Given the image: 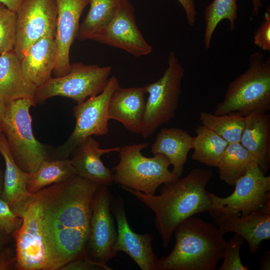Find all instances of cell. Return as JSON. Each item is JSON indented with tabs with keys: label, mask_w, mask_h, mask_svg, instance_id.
Returning <instances> with one entry per match:
<instances>
[{
	"label": "cell",
	"mask_w": 270,
	"mask_h": 270,
	"mask_svg": "<svg viewBox=\"0 0 270 270\" xmlns=\"http://www.w3.org/2000/svg\"><path fill=\"white\" fill-rule=\"evenodd\" d=\"M99 185L76 174L34 193L40 205L48 270H60L86 256L92 201Z\"/></svg>",
	"instance_id": "1"
},
{
	"label": "cell",
	"mask_w": 270,
	"mask_h": 270,
	"mask_svg": "<svg viewBox=\"0 0 270 270\" xmlns=\"http://www.w3.org/2000/svg\"><path fill=\"white\" fill-rule=\"evenodd\" d=\"M213 176L210 169L196 168L184 178L162 184L160 194L148 195L120 186L152 210L155 225L164 248H168L176 227L194 214L208 212L212 202L206 187Z\"/></svg>",
	"instance_id": "2"
},
{
	"label": "cell",
	"mask_w": 270,
	"mask_h": 270,
	"mask_svg": "<svg viewBox=\"0 0 270 270\" xmlns=\"http://www.w3.org/2000/svg\"><path fill=\"white\" fill-rule=\"evenodd\" d=\"M174 246L158 260L156 270H214L226 241L218 226L192 216L175 229Z\"/></svg>",
	"instance_id": "3"
},
{
	"label": "cell",
	"mask_w": 270,
	"mask_h": 270,
	"mask_svg": "<svg viewBox=\"0 0 270 270\" xmlns=\"http://www.w3.org/2000/svg\"><path fill=\"white\" fill-rule=\"evenodd\" d=\"M270 110V58L259 52L252 54L249 66L230 82L224 100L214 114L238 112L244 116L252 112L266 113Z\"/></svg>",
	"instance_id": "4"
},
{
	"label": "cell",
	"mask_w": 270,
	"mask_h": 270,
	"mask_svg": "<svg viewBox=\"0 0 270 270\" xmlns=\"http://www.w3.org/2000/svg\"><path fill=\"white\" fill-rule=\"evenodd\" d=\"M148 146L144 142L120 147L119 162L112 168L113 178L114 182L121 186L152 196L160 185L178 177L168 170L170 163L164 155H142L141 150Z\"/></svg>",
	"instance_id": "5"
},
{
	"label": "cell",
	"mask_w": 270,
	"mask_h": 270,
	"mask_svg": "<svg viewBox=\"0 0 270 270\" xmlns=\"http://www.w3.org/2000/svg\"><path fill=\"white\" fill-rule=\"evenodd\" d=\"M35 104L32 98L11 102L6 106L0 124L14 160L20 168L28 173L36 170L46 157L45 147L32 132L29 110Z\"/></svg>",
	"instance_id": "6"
},
{
	"label": "cell",
	"mask_w": 270,
	"mask_h": 270,
	"mask_svg": "<svg viewBox=\"0 0 270 270\" xmlns=\"http://www.w3.org/2000/svg\"><path fill=\"white\" fill-rule=\"evenodd\" d=\"M184 74V69L176 54L170 51L168 57V66L162 76L145 86L148 96L140 133L144 138H148L160 126L168 123L174 117Z\"/></svg>",
	"instance_id": "7"
},
{
	"label": "cell",
	"mask_w": 270,
	"mask_h": 270,
	"mask_svg": "<svg viewBox=\"0 0 270 270\" xmlns=\"http://www.w3.org/2000/svg\"><path fill=\"white\" fill-rule=\"evenodd\" d=\"M112 70L110 66L71 64L69 72L62 76L50 78L36 88L34 100L42 102L50 98L62 96L70 98L77 104L100 94L106 87Z\"/></svg>",
	"instance_id": "8"
},
{
	"label": "cell",
	"mask_w": 270,
	"mask_h": 270,
	"mask_svg": "<svg viewBox=\"0 0 270 270\" xmlns=\"http://www.w3.org/2000/svg\"><path fill=\"white\" fill-rule=\"evenodd\" d=\"M120 86L118 78L112 76L100 94L77 104L73 108L74 128L66 142L58 149L63 158H67L82 140L94 136L106 135L109 132L108 108L110 98Z\"/></svg>",
	"instance_id": "9"
},
{
	"label": "cell",
	"mask_w": 270,
	"mask_h": 270,
	"mask_svg": "<svg viewBox=\"0 0 270 270\" xmlns=\"http://www.w3.org/2000/svg\"><path fill=\"white\" fill-rule=\"evenodd\" d=\"M258 165L249 170L234 184V192L222 198L208 192L212 210L224 214L245 216L270 206V176Z\"/></svg>",
	"instance_id": "10"
},
{
	"label": "cell",
	"mask_w": 270,
	"mask_h": 270,
	"mask_svg": "<svg viewBox=\"0 0 270 270\" xmlns=\"http://www.w3.org/2000/svg\"><path fill=\"white\" fill-rule=\"evenodd\" d=\"M108 186L100 184L94 194L85 252L86 256L104 266L118 254L114 250L118 232L110 210L112 196Z\"/></svg>",
	"instance_id": "11"
},
{
	"label": "cell",
	"mask_w": 270,
	"mask_h": 270,
	"mask_svg": "<svg viewBox=\"0 0 270 270\" xmlns=\"http://www.w3.org/2000/svg\"><path fill=\"white\" fill-rule=\"evenodd\" d=\"M16 13L14 50L20 60L36 42L55 38L58 12L55 0H24Z\"/></svg>",
	"instance_id": "12"
},
{
	"label": "cell",
	"mask_w": 270,
	"mask_h": 270,
	"mask_svg": "<svg viewBox=\"0 0 270 270\" xmlns=\"http://www.w3.org/2000/svg\"><path fill=\"white\" fill-rule=\"evenodd\" d=\"M20 218V228L14 234L16 245V268L19 270H48V260L40 224V205L34 194Z\"/></svg>",
	"instance_id": "13"
},
{
	"label": "cell",
	"mask_w": 270,
	"mask_h": 270,
	"mask_svg": "<svg viewBox=\"0 0 270 270\" xmlns=\"http://www.w3.org/2000/svg\"><path fill=\"white\" fill-rule=\"evenodd\" d=\"M134 8L129 0H122L108 24L90 40L122 49L140 57L152 51L138 27Z\"/></svg>",
	"instance_id": "14"
},
{
	"label": "cell",
	"mask_w": 270,
	"mask_h": 270,
	"mask_svg": "<svg viewBox=\"0 0 270 270\" xmlns=\"http://www.w3.org/2000/svg\"><path fill=\"white\" fill-rule=\"evenodd\" d=\"M110 210L118 226L116 252L126 253L142 270H156L158 258L152 246V235L138 234L132 230L127 220L124 200L122 197H112Z\"/></svg>",
	"instance_id": "15"
},
{
	"label": "cell",
	"mask_w": 270,
	"mask_h": 270,
	"mask_svg": "<svg viewBox=\"0 0 270 270\" xmlns=\"http://www.w3.org/2000/svg\"><path fill=\"white\" fill-rule=\"evenodd\" d=\"M57 20L54 40L57 56L52 73L55 77L67 74L70 68V52L76 36L80 19L89 0H55Z\"/></svg>",
	"instance_id": "16"
},
{
	"label": "cell",
	"mask_w": 270,
	"mask_h": 270,
	"mask_svg": "<svg viewBox=\"0 0 270 270\" xmlns=\"http://www.w3.org/2000/svg\"><path fill=\"white\" fill-rule=\"evenodd\" d=\"M208 212L222 234L232 232L240 235L248 243L252 254L257 252L264 240L270 238V206L245 216L222 214L212 209Z\"/></svg>",
	"instance_id": "17"
},
{
	"label": "cell",
	"mask_w": 270,
	"mask_h": 270,
	"mask_svg": "<svg viewBox=\"0 0 270 270\" xmlns=\"http://www.w3.org/2000/svg\"><path fill=\"white\" fill-rule=\"evenodd\" d=\"M145 86L122 88L118 86L108 102V118L120 122L130 132L140 133L146 108Z\"/></svg>",
	"instance_id": "18"
},
{
	"label": "cell",
	"mask_w": 270,
	"mask_h": 270,
	"mask_svg": "<svg viewBox=\"0 0 270 270\" xmlns=\"http://www.w3.org/2000/svg\"><path fill=\"white\" fill-rule=\"evenodd\" d=\"M120 149V146L100 148L99 142L90 136L77 146L70 160L78 175L98 184L110 186L114 182L113 173L104 165L100 157L119 152Z\"/></svg>",
	"instance_id": "19"
},
{
	"label": "cell",
	"mask_w": 270,
	"mask_h": 270,
	"mask_svg": "<svg viewBox=\"0 0 270 270\" xmlns=\"http://www.w3.org/2000/svg\"><path fill=\"white\" fill-rule=\"evenodd\" d=\"M0 154L6 166L0 197L20 217L32 196V194L28 192L26 188L30 173L24 171L16 163L2 132H0Z\"/></svg>",
	"instance_id": "20"
},
{
	"label": "cell",
	"mask_w": 270,
	"mask_h": 270,
	"mask_svg": "<svg viewBox=\"0 0 270 270\" xmlns=\"http://www.w3.org/2000/svg\"><path fill=\"white\" fill-rule=\"evenodd\" d=\"M240 143L256 160L265 173L270 167V118L265 112H255L244 116V126Z\"/></svg>",
	"instance_id": "21"
},
{
	"label": "cell",
	"mask_w": 270,
	"mask_h": 270,
	"mask_svg": "<svg viewBox=\"0 0 270 270\" xmlns=\"http://www.w3.org/2000/svg\"><path fill=\"white\" fill-rule=\"evenodd\" d=\"M36 87L24 74L14 50L0 55V101L6 106L20 98H32Z\"/></svg>",
	"instance_id": "22"
},
{
	"label": "cell",
	"mask_w": 270,
	"mask_h": 270,
	"mask_svg": "<svg viewBox=\"0 0 270 270\" xmlns=\"http://www.w3.org/2000/svg\"><path fill=\"white\" fill-rule=\"evenodd\" d=\"M56 56L54 38H44L32 44L20 60L22 70L37 88L51 78Z\"/></svg>",
	"instance_id": "23"
},
{
	"label": "cell",
	"mask_w": 270,
	"mask_h": 270,
	"mask_svg": "<svg viewBox=\"0 0 270 270\" xmlns=\"http://www.w3.org/2000/svg\"><path fill=\"white\" fill-rule=\"evenodd\" d=\"M192 137L178 128H162L152 146L153 154H162L173 166L172 173L180 178L183 172L188 153L192 149Z\"/></svg>",
	"instance_id": "24"
},
{
	"label": "cell",
	"mask_w": 270,
	"mask_h": 270,
	"mask_svg": "<svg viewBox=\"0 0 270 270\" xmlns=\"http://www.w3.org/2000/svg\"><path fill=\"white\" fill-rule=\"evenodd\" d=\"M256 165L255 158L238 142L228 144L217 168L220 178L229 185L234 186L249 170Z\"/></svg>",
	"instance_id": "25"
},
{
	"label": "cell",
	"mask_w": 270,
	"mask_h": 270,
	"mask_svg": "<svg viewBox=\"0 0 270 270\" xmlns=\"http://www.w3.org/2000/svg\"><path fill=\"white\" fill-rule=\"evenodd\" d=\"M76 174L70 159L44 160L34 172L30 173L27 190L36 193L52 184L64 182Z\"/></svg>",
	"instance_id": "26"
},
{
	"label": "cell",
	"mask_w": 270,
	"mask_h": 270,
	"mask_svg": "<svg viewBox=\"0 0 270 270\" xmlns=\"http://www.w3.org/2000/svg\"><path fill=\"white\" fill-rule=\"evenodd\" d=\"M192 137V158L206 166L218 167L228 142L212 130L201 125L195 130Z\"/></svg>",
	"instance_id": "27"
},
{
	"label": "cell",
	"mask_w": 270,
	"mask_h": 270,
	"mask_svg": "<svg viewBox=\"0 0 270 270\" xmlns=\"http://www.w3.org/2000/svg\"><path fill=\"white\" fill-rule=\"evenodd\" d=\"M122 0H89L90 8L80 24L76 38L90 40L112 18Z\"/></svg>",
	"instance_id": "28"
},
{
	"label": "cell",
	"mask_w": 270,
	"mask_h": 270,
	"mask_svg": "<svg viewBox=\"0 0 270 270\" xmlns=\"http://www.w3.org/2000/svg\"><path fill=\"white\" fill-rule=\"evenodd\" d=\"M202 124L222 137L228 144L240 142L244 126V116L238 112L216 115L206 112L200 114Z\"/></svg>",
	"instance_id": "29"
},
{
	"label": "cell",
	"mask_w": 270,
	"mask_h": 270,
	"mask_svg": "<svg viewBox=\"0 0 270 270\" xmlns=\"http://www.w3.org/2000/svg\"><path fill=\"white\" fill-rule=\"evenodd\" d=\"M238 8L236 0H214L206 6L204 12L206 27L204 36V46L206 50L210 48L213 34L222 20H228L230 30L236 28Z\"/></svg>",
	"instance_id": "30"
},
{
	"label": "cell",
	"mask_w": 270,
	"mask_h": 270,
	"mask_svg": "<svg viewBox=\"0 0 270 270\" xmlns=\"http://www.w3.org/2000/svg\"><path fill=\"white\" fill-rule=\"evenodd\" d=\"M16 36V13L0 4V55L14 50Z\"/></svg>",
	"instance_id": "31"
},
{
	"label": "cell",
	"mask_w": 270,
	"mask_h": 270,
	"mask_svg": "<svg viewBox=\"0 0 270 270\" xmlns=\"http://www.w3.org/2000/svg\"><path fill=\"white\" fill-rule=\"evenodd\" d=\"M244 240L240 234H234L226 242L222 265L218 270H248V266L242 264L240 258V249Z\"/></svg>",
	"instance_id": "32"
},
{
	"label": "cell",
	"mask_w": 270,
	"mask_h": 270,
	"mask_svg": "<svg viewBox=\"0 0 270 270\" xmlns=\"http://www.w3.org/2000/svg\"><path fill=\"white\" fill-rule=\"evenodd\" d=\"M22 220L16 215L9 204L0 196V232L13 234L21 226Z\"/></svg>",
	"instance_id": "33"
},
{
	"label": "cell",
	"mask_w": 270,
	"mask_h": 270,
	"mask_svg": "<svg viewBox=\"0 0 270 270\" xmlns=\"http://www.w3.org/2000/svg\"><path fill=\"white\" fill-rule=\"evenodd\" d=\"M254 44L264 51H270V10L268 6L264 20L254 36Z\"/></svg>",
	"instance_id": "34"
},
{
	"label": "cell",
	"mask_w": 270,
	"mask_h": 270,
	"mask_svg": "<svg viewBox=\"0 0 270 270\" xmlns=\"http://www.w3.org/2000/svg\"><path fill=\"white\" fill-rule=\"evenodd\" d=\"M61 270H112L108 265L104 266L96 262L86 256L74 260L62 266Z\"/></svg>",
	"instance_id": "35"
},
{
	"label": "cell",
	"mask_w": 270,
	"mask_h": 270,
	"mask_svg": "<svg viewBox=\"0 0 270 270\" xmlns=\"http://www.w3.org/2000/svg\"><path fill=\"white\" fill-rule=\"evenodd\" d=\"M16 256L8 249L0 250V270H9L16 268Z\"/></svg>",
	"instance_id": "36"
},
{
	"label": "cell",
	"mask_w": 270,
	"mask_h": 270,
	"mask_svg": "<svg viewBox=\"0 0 270 270\" xmlns=\"http://www.w3.org/2000/svg\"><path fill=\"white\" fill-rule=\"evenodd\" d=\"M184 10L188 24L193 26L196 18V10L194 0H178Z\"/></svg>",
	"instance_id": "37"
},
{
	"label": "cell",
	"mask_w": 270,
	"mask_h": 270,
	"mask_svg": "<svg viewBox=\"0 0 270 270\" xmlns=\"http://www.w3.org/2000/svg\"><path fill=\"white\" fill-rule=\"evenodd\" d=\"M24 0H0V4L6 6L9 10L16 12Z\"/></svg>",
	"instance_id": "38"
},
{
	"label": "cell",
	"mask_w": 270,
	"mask_h": 270,
	"mask_svg": "<svg viewBox=\"0 0 270 270\" xmlns=\"http://www.w3.org/2000/svg\"><path fill=\"white\" fill-rule=\"evenodd\" d=\"M270 252H266L263 256L260 262L261 270H268L270 268Z\"/></svg>",
	"instance_id": "39"
},
{
	"label": "cell",
	"mask_w": 270,
	"mask_h": 270,
	"mask_svg": "<svg viewBox=\"0 0 270 270\" xmlns=\"http://www.w3.org/2000/svg\"><path fill=\"white\" fill-rule=\"evenodd\" d=\"M252 4L253 13L256 15H258L262 6L261 0H252Z\"/></svg>",
	"instance_id": "40"
},
{
	"label": "cell",
	"mask_w": 270,
	"mask_h": 270,
	"mask_svg": "<svg viewBox=\"0 0 270 270\" xmlns=\"http://www.w3.org/2000/svg\"><path fill=\"white\" fill-rule=\"evenodd\" d=\"M6 111V106L0 101V124L4 116Z\"/></svg>",
	"instance_id": "41"
},
{
	"label": "cell",
	"mask_w": 270,
	"mask_h": 270,
	"mask_svg": "<svg viewBox=\"0 0 270 270\" xmlns=\"http://www.w3.org/2000/svg\"><path fill=\"white\" fill-rule=\"evenodd\" d=\"M2 188H3V180L2 178L1 171L0 170V194H1L2 190Z\"/></svg>",
	"instance_id": "42"
},
{
	"label": "cell",
	"mask_w": 270,
	"mask_h": 270,
	"mask_svg": "<svg viewBox=\"0 0 270 270\" xmlns=\"http://www.w3.org/2000/svg\"><path fill=\"white\" fill-rule=\"evenodd\" d=\"M2 132V129H1V127H0V132Z\"/></svg>",
	"instance_id": "43"
},
{
	"label": "cell",
	"mask_w": 270,
	"mask_h": 270,
	"mask_svg": "<svg viewBox=\"0 0 270 270\" xmlns=\"http://www.w3.org/2000/svg\"></svg>",
	"instance_id": "44"
}]
</instances>
